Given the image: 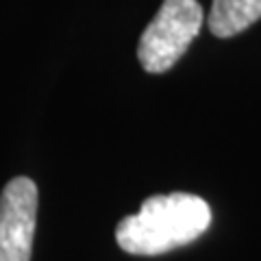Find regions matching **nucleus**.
Wrapping results in <instances>:
<instances>
[{
    "mask_svg": "<svg viewBox=\"0 0 261 261\" xmlns=\"http://www.w3.org/2000/svg\"><path fill=\"white\" fill-rule=\"evenodd\" d=\"M37 222V185L18 176L0 194V261H31Z\"/></svg>",
    "mask_w": 261,
    "mask_h": 261,
    "instance_id": "nucleus-3",
    "label": "nucleus"
},
{
    "mask_svg": "<svg viewBox=\"0 0 261 261\" xmlns=\"http://www.w3.org/2000/svg\"><path fill=\"white\" fill-rule=\"evenodd\" d=\"M211 224V209L200 196L174 192L150 196L140 211L120 220L118 246L128 255L154 257L198 240Z\"/></svg>",
    "mask_w": 261,
    "mask_h": 261,
    "instance_id": "nucleus-1",
    "label": "nucleus"
},
{
    "mask_svg": "<svg viewBox=\"0 0 261 261\" xmlns=\"http://www.w3.org/2000/svg\"><path fill=\"white\" fill-rule=\"evenodd\" d=\"M261 20V0H214L209 11V31L216 37H233Z\"/></svg>",
    "mask_w": 261,
    "mask_h": 261,
    "instance_id": "nucleus-4",
    "label": "nucleus"
},
{
    "mask_svg": "<svg viewBox=\"0 0 261 261\" xmlns=\"http://www.w3.org/2000/svg\"><path fill=\"white\" fill-rule=\"evenodd\" d=\"M202 20L205 13L198 0H163L137 44V59L142 68L150 74L174 68L200 33Z\"/></svg>",
    "mask_w": 261,
    "mask_h": 261,
    "instance_id": "nucleus-2",
    "label": "nucleus"
}]
</instances>
